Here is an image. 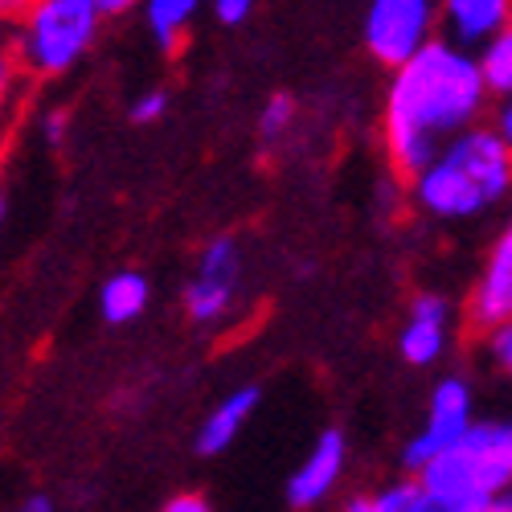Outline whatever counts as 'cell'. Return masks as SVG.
Here are the masks:
<instances>
[{
	"label": "cell",
	"instance_id": "17",
	"mask_svg": "<svg viewBox=\"0 0 512 512\" xmlns=\"http://www.w3.org/2000/svg\"><path fill=\"white\" fill-rule=\"evenodd\" d=\"M295 119H300V103H295L287 91L271 95L259 111V136L263 144H283L291 132H295Z\"/></svg>",
	"mask_w": 512,
	"mask_h": 512
},
{
	"label": "cell",
	"instance_id": "1",
	"mask_svg": "<svg viewBox=\"0 0 512 512\" xmlns=\"http://www.w3.org/2000/svg\"><path fill=\"white\" fill-rule=\"evenodd\" d=\"M492 99L480 54L459 46L451 37H435L410 62L390 74L386 103H381V144L390 168L410 181L435 152L472 127Z\"/></svg>",
	"mask_w": 512,
	"mask_h": 512
},
{
	"label": "cell",
	"instance_id": "25",
	"mask_svg": "<svg viewBox=\"0 0 512 512\" xmlns=\"http://www.w3.org/2000/svg\"><path fill=\"white\" fill-rule=\"evenodd\" d=\"M50 508H54L50 496H25L21 500V512H50Z\"/></svg>",
	"mask_w": 512,
	"mask_h": 512
},
{
	"label": "cell",
	"instance_id": "14",
	"mask_svg": "<svg viewBox=\"0 0 512 512\" xmlns=\"http://www.w3.org/2000/svg\"><path fill=\"white\" fill-rule=\"evenodd\" d=\"M345 508L349 512H435L431 492H426L418 472H406L402 480L377 488L373 496H353L345 500Z\"/></svg>",
	"mask_w": 512,
	"mask_h": 512
},
{
	"label": "cell",
	"instance_id": "6",
	"mask_svg": "<svg viewBox=\"0 0 512 512\" xmlns=\"http://www.w3.org/2000/svg\"><path fill=\"white\" fill-rule=\"evenodd\" d=\"M439 0H369L365 9V50L386 70L410 62L435 41Z\"/></svg>",
	"mask_w": 512,
	"mask_h": 512
},
{
	"label": "cell",
	"instance_id": "3",
	"mask_svg": "<svg viewBox=\"0 0 512 512\" xmlns=\"http://www.w3.org/2000/svg\"><path fill=\"white\" fill-rule=\"evenodd\" d=\"M418 476L435 512H496L512 488V422H472V431Z\"/></svg>",
	"mask_w": 512,
	"mask_h": 512
},
{
	"label": "cell",
	"instance_id": "11",
	"mask_svg": "<svg viewBox=\"0 0 512 512\" xmlns=\"http://www.w3.org/2000/svg\"><path fill=\"white\" fill-rule=\"evenodd\" d=\"M512 25V0H439V29L467 50H480L488 37Z\"/></svg>",
	"mask_w": 512,
	"mask_h": 512
},
{
	"label": "cell",
	"instance_id": "5",
	"mask_svg": "<svg viewBox=\"0 0 512 512\" xmlns=\"http://www.w3.org/2000/svg\"><path fill=\"white\" fill-rule=\"evenodd\" d=\"M238 291H242V246L230 234L209 238L197 254V267L185 283V316L197 328H218L234 316L238 308Z\"/></svg>",
	"mask_w": 512,
	"mask_h": 512
},
{
	"label": "cell",
	"instance_id": "2",
	"mask_svg": "<svg viewBox=\"0 0 512 512\" xmlns=\"http://www.w3.org/2000/svg\"><path fill=\"white\" fill-rule=\"evenodd\" d=\"M512 193V148L492 127H463L410 177V201L439 222H472Z\"/></svg>",
	"mask_w": 512,
	"mask_h": 512
},
{
	"label": "cell",
	"instance_id": "23",
	"mask_svg": "<svg viewBox=\"0 0 512 512\" xmlns=\"http://www.w3.org/2000/svg\"><path fill=\"white\" fill-rule=\"evenodd\" d=\"M496 132L508 140V148H512V95H504L500 99V107H496Z\"/></svg>",
	"mask_w": 512,
	"mask_h": 512
},
{
	"label": "cell",
	"instance_id": "7",
	"mask_svg": "<svg viewBox=\"0 0 512 512\" xmlns=\"http://www.w3.org/2000/svg\"><path fill=\"white\" fill-rule=\"evenodd\" d=\"M476 422V398L472 386L463 377H443L431 390V406L418 426V435H410V443L402 447V467L406 472H422L435 455H443L451 443H459Z\"/></svg>",
	"mask_w": 512,
	"mask_h": 512
},
{
	"label": "cell",
	"instance_id": "21",
	"mask_svg": "<svg viewBox=\"0 0 512 512\" xmlns=\"http://www.w3.org/2000/svg\"><path fill=\"white\" fill-rule=\"evenodd\" d=\"M488 353H492V361L512 377V320H504V324H496V328L488 332Z\"/></svg>",
	"mask_w": 512,
	"mask_h": 512
},
{
	"label": "cell",
	"instance_id": "4",
	"mask_svg": "<svg viewBox=\"0 0 512 512\" xmlns=\"http://www.w3.org/2000/svg\"><path fill=\"white\" fill-rule=\"evenodd\" d=\"M103 21L95 0H29L13 13V58L33 78H62L95 50Z\"/></svg>",
	"mask_w": 512,
	"mask_h": 512
},
{
	"label": "cell",
	"instance_id": "8",
	"mask_svg": "<svg viewBox=\"0 0 512 512\" xmlns=\"http://www.w3.org/2000/svg\"><path fill=\"white\" fill-rule=\"evenodd\" d=\"M345 463H349V439H345V431L328 426V431L316 435V443L308 447L300 467L287 476L283 500L291 508H320L336 492V484L345 480Z\"/></svg>",
	"mask_w": 512,
	"mask_h": 512
},
{
	"label": "cell",
	"instance_id": "20",
	"mask_svg": "<svg viewBox=\"0 0 512 512\" xmlns=\"http://www.w3.org/2000/svg\"><path fill=\"white\" fill-rule=\"evenodd\" d=\"M254 5H259V0H209V13H213V21H218V25L238 29V25L250 21Z\"/></svg>",
	"mask_w": 512,
	"mask_h": 512
},
{
	"label": "cell",
	"instance_id": "9",
	"mask_svg": "<svg viewBox=\"0 0 512 512\" xmlns=\"http://www.w3.org/2000/svg\"><path fill=\"white\" fill-rule=\"evenodd\" d=\"M451 345V300L443 291H418L398 332V353L414 369H431Z\"/></svg>",
	"mask_w": 512,
	"mask_h": 512
},
{
	"label": "cell",
	"instance_id": "10",
	"mask_svg": "<svg viewBox=\"0 0 512 512\" xmlns=\"http://www.w3.org/2000/svg\"><path fill=\"white\" fill-rule=\"evenodd\" d=\"M467 320H472V328H480V332H492L496 324L512 320V222L496 238L488 263H484V271L472 287Z\"/></svg>",
	"mask_w": 512,
	"mask_h": 512
},
{
	"label": "cell",
	"instance_id": "18",
	"mask_svg": "<svg viewBox=\"0 0 512 512\" xmlns=\"http://www.w3.org/2000/svg\"><path fill=\"white\" fill-rule=\"evenodd\" d=\"M164 115H168V91L164 87H148V91H140L132 103H127V119H132L136 127H152Z\"/></svg>",
	"mask_w": 512,
	"mask_h": 512
},
{
	"label": "cell",
	"instance_id": "16",
	"mask_svg": "<svg viewBox=\"0 0 512 512\" xmlns=\"http://www.w3.org/2000/svg\"><path fill=\"white\" fill-rule=\"evenodd\" d=\"M476 54H480V66H484V78H488L492 99L512 95V25L500 29L496 37H488Z\"/></svg>",
	"mask_w": 512,
	"mask_h": 512
},
{
	"label": "cell",
	"instance_id": "27",
	"mask_svg": "<svg viewBox=\"0 0 512 512\" xmlns=\"http://www.w3.org/2000/svg\"><path fill=\"white\" fill-rule=\"evenodd\" d=\"M496 512H512V488L500 496V508H496Z\"/></svg>",
	"mask_w": 512,
	"mask_h": 512
},
{
	"label": "cell",
	"instance_id": "15",
	"mask_svg": "<svg viewBox=\"0 0 512 512\" xmlns=\"http://www.w3.org/2000/svg\"><path fill=\"white\" fill-rule=\"evenodd\" d=\"M205 0H144V21H148V33L156 37V46L164 54H173L181 41H185V29L193 25V17L201 13Z\"/></svg>",
	"mask_w": 512,
	"mask_h": 512
},
{
	"label": "cell",
	"instance_id": "13",
	"mask_svg": "<svg viewBox=\"0 0 512 512\" xmlns=\"http://www.w3.org/2000/svg\"><path fill=\"white\" fill-rule=\"evenodd\" d=\"M148 300H152V287H148V279L140 271H115L99 287V316L107 324H119L123 328V324H132V320L144 316Z\"/></svg>",
	"mask_w": 512,
	"mask_h": 512
},
{
	"label": "cell",
	"instance_id": "22",
	"mask_svg": "<svg viewBox=\"0 0 512 512\" xmlns=\"http://www.w3.org/2000/svg\"><path fill=\"white\" fill-rule=\"evenodd\" d=\"M164 512H209V500L197 492H181L173 500H164Z\"/></svg>",
	"mask_w": 512,
	"mask_h": 512
},
{
	"label": "cell",
	"instance_id": "19",
	"mask_svg": "<svg viewBox=\"0 0 512 512\" xmlns=\"http://www.w3.org/2000/svg\"><path fill=\"white\" fill-rule=\"evenodd\" d=\"M37 136L46 148H62L66 136H70V111L66 107H50V111H41L37 119Z\"/></svg>",
	"mask_w": 512,
	"mask_h": 512
},
{
	"label": "cell",
	"instance_id": "26",
	"mask_svg": "<svg viewBox=\"0 0 512 512\" xmlns=\"http://www.w3.org/2000/svg\"><path fill=\"white\" fill-rule=\"evenodd\" d=\"M25 5H29V0H0V9H5L9 17H13V13H21Z\"/></svg>",
	"mask_w": 512,
	"mask_h": 512
},
{
	"label": "cell",
	"instance_id": "12",
	"mask_svg": "<svg viewBox=\"0 0 512 512\" xmlns=\"http://www.w3.org/2000/svg\"><path fill=\"white\" fill-rule=\"evenodd\" d=\"M263 402V390L259 386H238L234 394H226L218 406H213L201 426H197V435H193V447L201 455H222L238 443V435L246 431V422L254 418V410H259Z\"/></svg>",
	"mask_w": 512,
	"mask_h": 512
},
{
	"label": "cell",
	"instance_id": "24",
	"mask_svg": "<svg viewBox=\"0 0 512 512\" xmlns=\"http://www.w3.org/2000/svg\"><path fill=\"white\" fill-rule=\"evenodd\" d=\"M95 5L107 17H123V13H132V9H144V0H95Z\"/></svg>",
	"mask_w": 512,
	"mask_h": 512
}]
</instances>
